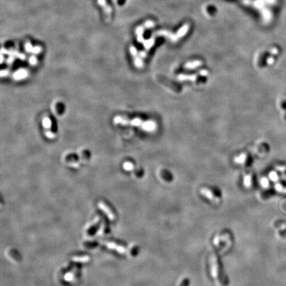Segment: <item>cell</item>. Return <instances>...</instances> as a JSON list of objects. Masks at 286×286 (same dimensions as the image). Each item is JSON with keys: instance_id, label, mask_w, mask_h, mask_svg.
Wrapping results in <instances>:
<instances>
[{"instance_id": "12", "label": "cell", "mask_w": 286, "mask_h": 286, "mask_svg": "<svg viewBox=\"0 0 286 286\" xmlns=\"http://www.w3.org/2000/svg\"><path fill=\"white\" fill-rule=\"evenodd\" d=\"M74 261L76 262H87L89 260V256H74V257L72 258Z\"/></svg>"}, {"instance_id": "2", "label": "cell", "mask_w": 286, "mask_h": 286, "mask_svg": "<svg viewBox=\"0 0 286 286\" xmlns=\"http://www.w3.org/2000/svg\"><path fill=\"white\" fill-rule=\"evenodd\" d=\"M232 243V235L227 232H222L216 234L214 239V244L222 252L228 250Z\"/></svg>"}, {"instance_id": "1", "label": "cell", "mask_w": 286, "mask_h": 286, "mask_svg": "<svg viewBox=\"0 0 286 286\" xmlns=\"http://www.w3.org/2000/svg\"><path fill=\"white\" fill-rule=\"evenodd\" d=\"M210 266L211 276L219 285H226L227 284V279L224 274L223 269L218 256L215 254L211 256L210 259Z\"/></svg>"}, {"instance_id": "4", "label": "cell", "mask_w": 286, "mask_h": 286, "mask_svg": "<svg viewBox=\"0 0 286 286\" xmlns=\"http://www.w3.org/2000/svg\"><path fill=\"white\" fill-rule=\"evenodd\" d=\"M98 206L104 213H105L110 220H114V219H115V215L113 211L111 209V208L109 207V206H108V205L106 204H105L103 201L99 202Z\"/></svg>"}, {"instance_id": "21", "label": "cell", "mask_w": 286, "mask_h": 286, "mask_svg": "<svg viewBox=\"0 0 286 286\" xmlns=\"http://www.w3.org/2000/svg\"><path fill=\"white\" fill-rule=\"evenodd\" d=\"M260 183H261L262 186L263 188H268V186H269V181L268 180V179H266L265 178H262L261 180V181H260Z\"/></svg>"}, {"instance_id": "10", "label": "cell", "mask_w": 286, "mask_h": 286, "mask_svg": "<svg viewBox=\"0 0 286 286\" xmlns=\"http://www.w3.org/2000/svg\"><path fill=\"white\" fill-rule=\"evenodd\" d=\"M247 154L244 153H242L240 155L238 156H236L234 158V161L235 163H237V164H244L246 160H247Z\"/></svg>"}, {"instance_id": "8", "label": "cell", "mask_w": 286, "mask_h": 286, "mask_svg": "<svg viewBox=\"0 0 286 286\" xmlns=\"http://www.w3.org/2000/svg\"><path fill=\"white\" fill-rule=\"evenodd\" d=\"M202 65H203V62L201 61L194 60V61H191V62H187L186 65H184V68L186 69H189V70H193L194 68L199 67V66H201Z\"/></svg>"}, {"instance_id": "25", "label": "cell", "mask_w": 286, "mask_h": 286, "mask_svg": "<svg viewBox=\"0 0 286 286\" xmlns=\"http://www.w3.org/2000/svg\"><path fill=\"white\" fill-rule=\"evenodd\" d=\"M199 74L202 76H207L209 74V72L206 70H201L199 72Z\"/></svg>"}, {"instance_id": "29", "label": "cell", "mask_w": 286, "mask_h": 286, "mask_svg": "<svg viewBox=\"0 0 286 286\" xmlns=\"http://www.w3.org/2000/svg\"><path fill=\"white\" fill-rule=\"evenodd\" d=\"M267 62H268V65H272V64L274 62V59L272 58H268V60H267Z\"/></svg>"}, {"instance_id": "17", "label": "cell", "mask_w": 286, "mask_h": 286, "mask_svg": "<svg viewBox=\"0 0 286 286\" xmlns=\"http://www.w3.org/2000/svg\"><path fill=\"white\" fill-rule=\"evenodd\" d=\"M123 168H124V169L125 170L130 171V170H132L133 169V168H134V166H133V164H132L131 162H127L124 163Z\"/></svg>"}, {"instance_id": "3", "label": "cell", "mask_w": 286, "mask_h": 286, "mask_svg": "<svg viewBox=\"0 0 286 286\" xmlns=\"http://www.w3.org/2000/svg\"><path fill=\"white\" fill-rule=\"evenodd\" d=\"M212 191L213 190L211 189L204 188L201 189V194L204 196V197L208 200H209V201L217 203L221 199V196L215 194Z\"/></svg>"}, {"instance_id": "26", "label": "cell", "mask_w": 286, "mask_h": 286, "mask_svg": "<svg viewBox=\"0 0 286 286\" xmlns=\"http://www.w3.org/2000/svg\"><path fill=\"white\" fill-rule=\"evenodd\" d=\"M123 119L121 117H115L114 119V123L116 124H121Z\"/></svg>"}, {"instance_id": "18", "label": "cell", "mask_w": 286, "mask_h": 286, "mask_svg": "<svg viewBox=\"0 0 286 286\" xmlns=\"http://www.w3.org/2000/svg\"><path fill=\"white\" fill-rule=\"evenodd\" d=\"M275 188H276V190L279 192H281V193H285L286 194V188H284V186H282L281 184L277 183L275 186Z\"/></svg>"}, {"instance_id": "7", "label": "cell", "mask_w": 286, "mask_h": 286, "mask_svg": "<svg viewBox=\"0 0 286 286\" xmlns=\"http://www.w3.org/2000/svg\"><path fill=\"white\" fill-rule=\"evenodd\" d=\"M177 79L180 81H190V82H195L197 79V75L196 74H191V75H186V74H179Z\"/></svg>"}, {"instance_id": "16", "label": "cell", "mask_w": 286, "mask_h": 286, "mask_svg": "<svg viewBox=\"0 0 286 286\" xmlns=\"http://www.w3.org/2000/svg\"><path fill=\"white\" fill-rule=\"evenodd\" d=\"M134 63H135V65L136 67H137V68H141V67H143V61L139 57H135V60H134Z\"/></svg>"}, {"instance_id": "20", "label": "cell", "mask_w": 286, "mask_h": 286, "mask_svg": "<svg viewBox=\"0 0 286 286\" xmlns=\"http://www.w3.org/2000/svg\"><path fill=\"white\" fill-rule=\"evenodd\" d=\"M189 280L185 277V278H183L181 280L180 282L179 283L178 286H189Z\"/></svg>"}, {"instance_id": "9", "label": "cell", "mask_w": 286, "mask_h": 286, "mask_svg": "<svg viewBox=\"0 0 286 286\" xmlns=\"http://www.w3.org/2000/svg\"><path fill=\"white\" fill-rule=\"evenodd\" d=\"M107 245H108V247L109 248H113V249L115 250H117V251H118L119 252H121V253H123L125 252V248L123 247V246H119V245H117L115 243H113V242H109L107 244Z\"/></svg>"}, {"instance_id": "19", "label": "cell", "mask_w": 286, "mask_h": 286, "mask_svg": "<svg viewBox=\"0 0 286 286\" xmlns=\"http://www.w3.org/2000/svg\"><path fill=\"white\" fill-rule=\"evenodd\" d=\"M269 177L270 178V180L273 181H277L278 180V176L275 172H272L271 173H270Z\"/></svg>"}, {"instance_id": "27", "label": "cell", "mask_w": 286, "mask_h": 286, "mask_svg": "<svg viewBox=\"0 0 286 286\" xmlns=\"http://www.w3.org/2000/svg\"><path fill=\"white\" fill-rule=\"evenodd\" d=\"M13 60H14V57H11V56H10L9 58L7 59V62L8 64H10V63H11Z\"/></svg>"}, {"instance_id": "22", "label": "cell", "mask_w": 286, "mask_h": 286, "mask_svg": "<svg viewBox=\"0 0 286 286\" xmlns=\"http://www.w3.org/2000/svg\"><path fill=\"white\" fill-rule=\"evenodd\" d=\"M37 62V60L36 57H30V58H29V63H30L31 65H33V66L35 65Z\"/></svg>"}, {"instance_id": "11", "label": "cell", "mask_w": 286, "mask_h": 286, "mask_svg": "<svg viewBox=\"0 0 286 286\" xmlns=\"http://www.w3.org/2000/svg\"><path fill=\"white\" fill-rule=\"evenodd\" d=\"M252 176L250 175H246L244 177V180H243V183H244V186L250 188L252 186Z\"/></svg>"}, {"instance_id": "23", "label": "cell", "mask_w": 286, "mask_h": 286, "mask_svg": "<svg viewBox=\"0 0 286 286\" xmlns=\"http://www.w3.org/2000/svg\"><path fill=\"white\" fill-rule=\"evenodd\" d=\"M45 135L47 136V137L50 138V139H52V138H54L55 137V135L51 131H47L45 133Z\"/></svg>"}, {"instance_id": "24", "label": "cell", "mask_w": 286, "mask_h": 286, "mask_svg": "<svg viewBox=\"0 0 286 286\" xmlns=\"http://www.w3.org/2000/svg\"><path fill=\"white\" fill-rule=\"evenodd\" d=\"M130 54H131L133 56H134V57H136L137 54V50L136 49V48H135L134 47H131L130 48Z\"/></svg>"}, {"instance_id": "6", "label": "cell", "mask_w": 286, "mask_h": 286, "mask_svg": "<svg viewBox=\"0 0 286 286\" xmlns=\"http://www.w3.org/2000/svg\"><path fill=\"white\" fill-rule=\"evenodd\" d=\"M13 76L15 80H23L28 76V72L25 69H19L13 74Z\"/></svg>"}, {"instance_id": "14", "label": "cell", "mask_w": 286, "mask_h": 286, "mask_svg": "<svg viewBox=\"0 0 286 286\" xmlns=\"http://www.w3.org/2000/svg\"><path fill=\"white\" fill-rule=\"evenodd\" d=\"M142 123H143L142 120L139 118H135L133 120H131V121H129V124L136 127L140 126V125H142Z\"/></svg>"}, {"instance_id": "15", "label": "cell", "mask_w": 286, "mask_h": 286, "mask_svg": "<svg viewBox=\"0 0 286 286\" xmlns=\"http://www.w3.org/2000/svg\"><path fill=\"white\" fill-rule=\"evenodd\" d=\"M143 44L144 47H145L147 50H148L151 49V48L152 47V45L154 44V41L152 39H150V40H148V41H143Z\"/></svg>"}, {"instance_id": "28", "label": "cell", "mask_w": 286, "mask_h": 286, "mask_svg": "<svg viewBox=\"0 0 286 286\" xmlns=\"http://www.w3.org/2000/svg\"><path fill=\"white\" fill-rule=\"evenodd\" d=\"M8 74V71L7 70H2L1 72V76L3 77V76H7V75Z\"/></svg>"}, {"instance_id": "5", "label": "cell", "mask_w": 286, "mask_h": 286, "mask_svg": "<svg viewBox=\"0 0 286 286\" xmlns=\"http://www.w3.org/2000/svg\"><path fill=\"white\" fill-rule=\"evenodd\" d=\"M141 127H142V129L146 131L152 132L156 129L157 125L153 121H146L143 122Z\"/></svg>"}, {"instance_id": "13", "label": "cell", "mask_w": 286, "mask_h": 286, "mask_svg": "<svg viewBox=\"0 0 286 286\" xmlns=\"http://www.w3.org/2000/svg\"><path fill=\"white\" fill-rule=\"evenodd\" d=\"M51 125H52L51 120H50L49 118H48V117H45V118H44L43 121H42V125H43V127L45 128V129H50V127H51Z\"/></svg>"}]
</instances>
